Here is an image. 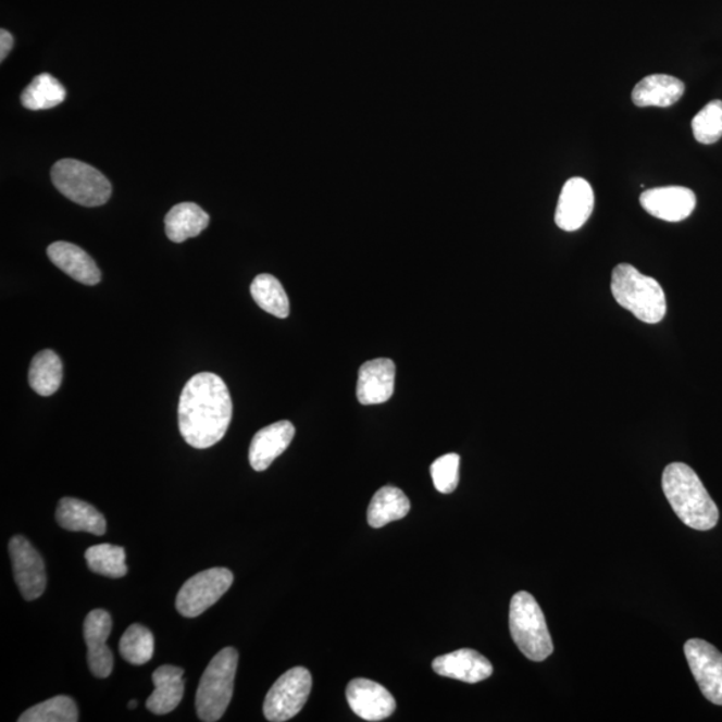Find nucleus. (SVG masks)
I'll use <instances>...</instances> for the list:
<instances>
[{
    "label": "nucleus",
    "instance_id": "a211bd4d",
    "mask_svg": "<svg viewBox=\"0 0 722 722\" xmlns=\"http://www.w3.org/2000/svg\"><path fill=\"white\" fill-rule=\"evenodd\" d=\"M48 256L52 264L60 267L75 282L85 285H96L101 282V271H99L96 261L83 248L74 246L72 242L57 241L51 244L48 248Z\"/></svg>",
    "mask_w": 722,
    "mask_h": 722
},
{
    "label": "nucleus",
    "instance_id": "f03ea898",
    "mask_svg": "<svg viewBox=\"0 0 722 722\" xmlns=\"http://www.w3.org/2000/svg\"><path fill=\"white\" fill-rule=\"evenodd\" d=\"M662 488L668 502L684 525L707 532L719 522V509L688 464H669L662 474Z\"/></svg>",
    "mask_w": 722,
    "mask_h": 722
},
{
    "label": "nucleus",
    "instance_id": "cd10ccee",
    "mask_svg": "<svg viewBox=\"0 0 722 722\" xmlns=\"http://www.w3.org/2000/svg\"><path fill=\"white\" fill-rule=\"evenodd\" d=\"M79 720L77 704L69 696H55L27 709L17 721L20 722H77Z\"/></svg>",
    "mask_w": 722,
    "mask_h": 722
},
{
    "label": "nucleus",
    "instance_id": "bb28decb",
    "mask_svg": "<svg viewBox=\"0 0 722 722\" xmlns=\"http://www.w3.org/2000/svg\"><path fill=\"white\" fill-rule=\"evenodd\" d=\"M85 558L87 567L92 573L109 576V578H122L127 574L124 547L109 544L91 546L86 550Z\"/></svg>",
    "mask_w": 722,
    "mask_h": 722
},
{
    "label": "nucleus",
    "instance_id": "5701e85b",
    "mask_svg": "<svg viewBox=\"0 0 722 722\" xmlns=\"http://www.w3.org/2000/svg\"><path fill=\"white\" fill-rule=\"evenodd\" d=\"M411 509L410 499L398 487L386 486L372 498L369 508V523L381 528L388 523L403 520Z\"/></svg>",
    "mask_w": 722,
    "mask_h": 722
},
{
    "label": "nucleus",
    "instance_id": "aec40b11",
    "mask_svg": "<svg viewBox=\"0 0 722 722\" xmlns=\"http://www.w3.org/2000/svg\"><path fill=\"white\" fill-rule=\"evenodd\" d=\"M153 683L155 689L148 698V709L159 715L173 712L184 697L183 669L172 665L160 667L153 673Z\"/></svg>",
    "mask_w": 722,
    "mask_h": 722
},
{
    "label": "nucleus",
    "instance_id": "412c9836",
    "mask_svg": "<svg viewBox=\"0 0 722 722\" xmlns=\"http://www.w3.org/2000/svg\"><path fill=\"white\" fill-rule=\"evenodd\" d=\"M57 522L69 532H83L95 535L107 533V520L95 506L75 498H63L58 503Z\"/></svg>",
    "mask_w": 722,
    "mask_h": 722
},
{
    "label": "nucleus",
    "instance_id": "9b49d317",
    "mask_svg": "<svg viewBox=\"0 0 722 722\" xmlns=\"http://www.w3.org/2000/svg\"><path fill=\"white\" fill-rule=\"evenodd\" d=\"M113 621L107 610L96 609L87 614L84 637L87 645V662L92 674L107 679L113 672L114 657L107 640L112 633Z\"/></svg>",
    "mask_w": 722,
    "mask_h": 722
},
{
    "label": "nucleus",
    "instance_id": "b1692460",
    "mask_svg": "<svg viewBox=\"0 0 722 722\" xmlns=\"http://www.w3.org/2000/svg\"><path fill=\"white\" fill-rule=\"evenodd\" d=\"M63 377V365L60 357L51 349L35 354L28 382L35 393L40 396L54 395L60 389Z\"/></svg>",
    "mask_w": 722,
    "mask_h": 722
},
{
    "label": "nucleus",
    "instance_id": "423d86ee",
    "mask_svg": "<svg viewBox=\"0 0 722 722\" xmlns=\"http://www.w3.org/2000/svg\"><path fill=\"white\" fill-rule=\"evenodd\" d=\"M51 178L63 196L86 208L101 207L112 196V184L109 179L85 162L58 161L52 166Z\"/></svg>",
    "mask_w": 722,
    "mask_h": 722
},
{
    "label": "nucleus",
    "instance_id": "7c9ffc66",
    "mask_svg": "<svg viewBox=\"0 0 722 722\" xmlns=\"http://www.w3.org/2000/svg\"><path fill=\"white\" fill-rule=\"evenodd\" d=\"M459 464L458 453H447L431 464V476H433L436 490L441 494H451L457 490L459 485Z\"/></svg>",
    "mask_w": 722,
    "mask_h": 722
},
{
    "label": "nucleus",
    "instance_id": "c85d7f7f",
    "mask_svg": "<svg viewBox=\"0 0 722 722\" xmlns=\"http://www.w3.org/2000/svg\"><path fill=\"white\" fill-rule=\"evenodd\" d=\"M120 653L132 665H144L154 655V637L148 627L134 624L127 627L120 643Z\"/></svg>",
    "mask_w": 722,
    "mask_h": 722
},
{
    "label": "nucleus",
    "instance_id": "393cba45",
    "mask_svg": "<svg viewBox=\"0 0 722 722\" xmlns=\"http://www.w3.org/2000/svg\"><path fill=\"white\" fill-rule=\"evenodd\" d=\"M66 98V89L60 80L50 74H40L26 87L22 95V104L33 112L58 107Z\"/></svg>",
    "mask_w": 722,
    "mask_h": 722
},
{
    "label": "nucleus",
    "instance_id": "a878e982",
    "mask_svg": "<svg viewBox=\"0 0 722 722\" xmlns=\"http://www.w3.org/2000/svg\"><path fill=\"white\" fill-rule=\"evenodd\" d=\"M250 294L261 310L278 319L289 316V300L282 283L272 275H259L250 285Z\"/></svg>",
    "mask_w": 722,
    "mask_h": 722
},
{
    "label": "nucleus",
    "instance_id": "f8f14e48",
    "mask_svg": "<svg viewBox=\"0 0 722 722\" xmlns=\"http://www.w3.org/2000/svg\"><path fill=\"white\" fill-rule=\"evenodd\" d=\"M593 209L592 185L581 177L570 178L559 196L556 223L562 231H578L590 219Z\"/></svg>",
    "mask_w": 722,
    "mask_h": 722
},
{
    "label": "nucleus",
    "instance_id": "20e7f679",
    "mask_svg": "<svg viewBox=\"0 0 722 722\" xmlns=\"http://www.w3.org/2000/svg\"><path fill=\"white\" fill-rule=\"evenodd\" d=\"M510 633L518 649L528 660L545 661L555 650L544 611L537 599L527 592L516 593L511 599Z\"/></svg>",
    "mask_w": 722,
    "mask_h": 722
},
{
    "label": "nucleus",
    "instance_id": "c756f323",
    "mask_svg": "<svg viewBox=\"0 0 722 722\" xmlns=\"http://www.w3.org/2000/svg\"><path fill=\"white\" fill-rule=\"evenodd\" d=\"M692 130L698 142L712 145L722 137V101L709 102L692 121Z\"/></svg>",
    "mask_w": 722,
    "mask_h": 722
},
{
    "label": "nucleus",
    "instance_id": "1a4fd4ad",
    "mask_svg": "<svg viewBox=\"0 0 722 722\" xmlns=\"http://www.w3.org/2000/svg\"><path fill=\"white\" fill-rule=\"evenodd\" d=\"M684 651L702 695L722 707V653L707 640L698 638L689 639Z\"/></svg>",
    "mask_w": 722,
    "mask_h": 722
},
{
    "label": "nucleus",
    "instance_id": "2f4dec72",
    "mask_svg": "<svg viewBox=\"0 0 722 722\" xmlns=\"http://www.w3.org/2000/svg\"><path fill=\"white\" fill-rule=\"evenodd\" d=\"M14 46V37L8 30H0V61H4Z\"/></svg>",
    "mask_w": 722,
    "mask_h": 722
},
{
    "label": "nucleus",
    "instance_id": "f257e3e1",
    "mask_svg": "<svg viewBox=\"0 0 722 722\" xmlns=\"http://www.w3.org/2000/svg\"><path fill=\"white\" fill-rule=\"evenodd\" d=\"M233 404L223 378L202 372L185 384L178 404L179 433L198 450L217 445L232 422Z\"/></svg>",
    "mask_w": 722,
    "mask_h": 722
},
{
    "label": "nucleus",
    "instance_id": "dca6fc26",
    "mask_svg": "<svg viewBox=\"0 0 722 722\" xmlns=\"http://www.w3.org/2000/svg\"><path fill=\"white\" fill-rule=\"evenodd\" d=\"M433 669L441 677L459 680L468 684H477L490 679L494 672L491 662L473 649H460L435 658Z\"/></svg>",
    "mask_w": 722,
    "mask_h": 722
},
{
    "label": "nucleus",
    "instance_id": "473e14b6",
    "mask_svg": "<svg viewBox=\"0 0 722 722\" xmlns=\"http://www.w3.org/2000/svg\"><path fill=\"white\" fill-rule=\"evenodd\" d=\"M137 708V701H130L129 702V709H136Z\"/></svg>",
    "mask_w": 722,
    "mask_h": 722
},
{
    "label": "nucleus",
    "instance_id": "f3484780",
    "mask_svg": "<svg viewBox=\"0 0 722 722\" xmlns=\"http://www.w3.org/2000/svg\"><path fill=\"white\" fill-rule=\"evenodd\" d=\"M296 430L292 423L282 421L271 424L253 436L249 448V462L256 471H265L273 460L282 456L292 441Z\"/></svg>",
    "mask_w": 722,
    "mask_h": 722
},
{
    "label": "nucleus",
    "instance_id": "7ed1b4c3",
    "mask_svg": "<svg viewBox=\"0 0 722 722\" xmlns=\"http://www.w3.org/2000/svg\"><path fill=\"white\" fill-rule=\"evenodd\" d=\"M611 294L622 308L631 311L640 322L657 324L665 318L667 297L660 283L643 275L631 264L614 267Z\"/></svg>",
    "mask_w": 722,
    "mask_h": 722
},
{
    "label": "nucleus",
    "instance_id": "6ab92c4d",
    "mask_svg": "<svg viewBox=\"0 0 722 722\" xmlns=\"http://www.w3.org/2000/svg\"><path fill=\"white\" fill-rule=\"evenodd\" d=\"M683 80L665 74L649 75L634 87L632 99L639 108H669L684 96Z\"/></svg>",
    "mask_w": 722,
    "mask_h": 722
},
{
    "label": "nucleus",
    "instance_id": "4be33fe9",
    "mask_svg": "<svg viewBox=\"0 0 722 722\" xmlns=\"http://www.w3.org/2000/svg\"><path fill=\"white\" fill-rule=\"evenodd\" d=\"M209 214L194 202H183L173 207L165 217V231L169 240L184 242L201 235L209 225Z\"/></svg>",
    "mask_w": 722,
    "mask_h": 722
},
{
    "label": "nucleus",
    "instance_id": "6e6552de",
    "mask_svg": "<svg viewBox=\"0 0 722 722\" xmlns=\"http://www.w3.org/2000/svg\"><path fill=\"white\" fill-rule=\"evenodd\" d=\"M312 689V675L306 668L297 667L284 673L264 701V714L267 721H288L306 706Z\"/></svg>",
    "mask_w": 722,
    "mask_h": 722
},
{
    "label": "nucleus",
    "instance_id": "4468645a",
    "mask_svg": "<svg viewBox=\"0 0 722 722\" xmlns=\"http://www.w3.org/2000/svg\"><path fill=\"white\" fill-rule=\"evenodd\" d=\"M347 701L353 713L365 721H382L395 712L391 693L375 681L357 679L348 684Z\"/></svg>",
    "mask_w": 722,
    "mask_h": 722
},
{
    "label": "nucleus",
    "instance_id": "ddd939ff",
    "mask_svg": "<svg viewBox=\"0 0 722 722\" xmlns=\"http://www.w3.org/2000/svg\"><path fill=\"white\" fill-rule=\"evenodd\" d=\"M640 207L650 215L668 223H680L695 211L696 195L684 186H665L644 191Z\"/></svg>",
    "mask_w": 722,
    "mask_h": 722
},
{
    "label": "nucleus",
    "instance_id": "9d476101",
    "mask_svg": "<svg viewBox=\"0 0 722 722\" xmlns=\"http://www.w3.org/2000/svg\"><path fill=\"white\" fill-rule=\"evenodd\" d=\"M9 552L13 562L15 582L23 598L26 601H34L42 596L48 585V575L39 552L22 535H15L10 539Z\"/></svg>",
    "mask_w": 722,
    "mask_h": 722
},
{
    "label": "nucleus",
    "instance_id": "39448f33",
    "mask_svg": "<svg viewBox=\"0 0 722 722\" xmlns=\"http://www.w3.org/2000/svg\"><path fill=\"white\" fill-rule=\"evenodd\" d=\"M238 653L225 648L213 657L203 672L196 696V709L201 721L221 720L228 709L237 672Z\"/></svg>",
    "mask_w": 722,
    "mask_h": 722
},
{
    "label": "nucleus",
    "instance_id": "0eeeda50",
    "mask_svg": "<svg viewBox=\"0 0 722 722\" xmlns=\"http://www.w3.org/2000/svg\"><path fill=\"white\" fill-rule=\"evenodd\" d=\"M233 573L225 568H213L191 576L177 594L176 608L186 619H196L213 607L231 589Z\"/></svg>",
    "mask_w": 722,
    "mask_h": 722
},
{
    "label": "nucleus",
    "instance_id": "2eb2a0df",
    "mask_svg": "<svg viewBox=\"0 0 722 722\" xmlns=\"http://www.w3.org/2000/svg\"><path fill=\"white\" fill-rule=\"evenodd\" d=\"M396 366L391 359L366 361L359 370L357 388L361 404H382L393 398Z\"/></svg>",
    "mask_w": 722,
    "mask_h": 722
}]
</instances>
